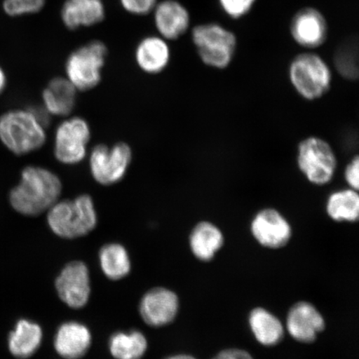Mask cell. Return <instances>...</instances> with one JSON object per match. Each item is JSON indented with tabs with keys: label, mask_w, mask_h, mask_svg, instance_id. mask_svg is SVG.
<instances>
[{
	"label": "cell",
	"mask_w": 359,
	"mask_h": 359,
	"mask_svg": "<svg viewBox=\"0 0 359 359\" xmlns=\"http://www.w3.org/2000/svg\"><path fill=\"white\" fill-rule=\"evenodd\" d=\"M107 45L100 40H92L67 56L66 78L79 92H87L100 85L107 57Z\"/></svg>",
	"instance_id": "52a82bcc"
},
{
	"label": "cell",
	"mask_w": 359,
	"mask_h": 359,
	"mask_svg": "<svg viewBox=\"0 0 359 359\" xmlns=\"http://www.w3.org/2000/svg\"><path fill=\"white\" fill-rule=\"evenodd\" d=\"M334 65L338 74L345 79L353 81L358 78V47L357 39L345 40L336 48Z\"/></svg>",
	"instance_id": "484cf974"
},
{
	"label": "cell",
	"mask_w": 359,
	"mask_h": 359,
	"mask_svg": "<svg viewBox=\"0 0 359 359\" xmlns=\"http://www.w3.org/2000/svg\"><path fill=\"white\" fill-rule=\"evenodd\" d=\"M8 79L6 71L3 69V67L0 66V96L2 93L6 91L7 88Z\"/></svg>",
	"instance_id": "1f68e13d"
},
{
	"label": "cell",
	"mask_w": 359,
	"mask_h": 359,
	"mask_svg": "<svg viewBox=\"0 0 359 359\" xmlns=\"http://www.w3.org/2000/svg\"><path fill=\"white\" fill-rule=\"evenodd\" d=\"M89 280L86 264L80 262L67 264L56 280V289L62 302L70 308L84 307L90 296Z\"/></svg>",
	"instance_id": "7c38bea8"
},
{
	"label": "cell",
	"mask_w": 359,
	"mask_h": 359,
	"mask_svg": "<svg viewBox=\"0 0 359 359\" xmlns=\"http://www.w3.org/2000/svg\"><path fill=\"white\" fill-rule=\"evenodd\" d=\"M151 15L157 34L168 41L177 40L190 29V12L177 0L158 1Z\"/></svg>",
	"instance_id": "4fadbf2b"
},
{
	"label": "cell",
	"mask_w": 359,
	"mask_h": 359,
	"mask_svg": "<svg viewBox=\"0 0 359 359\" xmlns=\"http://www.w3.org/2000/svg\"><path fill=\"white\" fill-rule=\"evenodd\" d=\"M92 131L86 119L78 116L65 118L57 125L53 140V155L65 165H79L87 158Z\"/></svg>",
	"instance_id": "9c48e42d"
},
{
	"label": "cell",
	"mask_w": 359,
	"mask_h": 359,
	"mask_svg": "<svg viewBox=\"0 0 359 359\" xmlns=\"http://www.w3.org/2000/svg\"><path fill=\"white\" fill-rule=\"evenodd\" d=\"M326 213L337 222H358L359 218L358 191L346 187L332 191L325 204Z\"/></svg>",
	"instance_id": "7402d4cb"
},
{
	"label": "cell",
	"mask_w": 359,
	"mask_h": 359,
	"mask_svg": "<svg viewBox=\"0 0 359 359\" xmlns=\"http://www.w3.org/2000/svg\"><path fill=\"white\" fill-rule=\"evenodd\" d=\"M296 164L304 178L316 187H325L333 182L339 165L334 147L318 136H309L299 142Z\"/></svg>",
	"instance_id": "8992f818"
},
{
	"label": "cell",
	"mask_w": 359,
	"mask_h": 359,
	"mask_svg": "<svg viewBox=\"0 0 359 359\" xmlns=\"http://www.w3.org/2000/svg\"><path fill=\"white\" fill-rule=\"evenodd\" d=\"M291 86L300 97L316 101L330 91L333 73L329 64L316 53L304 52L291 60L288 69Z\"/></svg>",
	"instance_id": "277c9868"
},
{
	"label": "cell",
	"mask_w": 359,
	"mask_h": 359,
	"mask_svg": "<svg viewBox=\"0 0 359 359\" xmlns=\"http://www.w3.org/2000/svg\"><path fill=\"white\" fill-rule=\"evenodd\" d=\"M178 309L177 294L164 288H156L147 292L140 304L143 320L152 327L170 324L176 318Z\"/></svg>",
	"instance_id": "5bb4252c"
},
{
	"label": "cell",
	"mask_w": 359,
	"mask_h": 359,
	"mask_svg": "<svg viewBox=\"0 0 359 359\" xmlns=\"http://www.w3.org/2000/svg\"><path fill=\"white\" fill-rule=\"evenodd\" d=\"M257 0H218L222 11L233 20H239L252 11Z\"/></svg>",
	"instance_id": "83f0119b"
},
{
	"label": "cell",
	"mask_w": 359,
	"mask_h": 359,
	"mask_svg": "<svg viewBox=\"0 0 359 359\" xmlns=\"http://www.w3.org/2000/svg\"><path fill=\"white\" fill-rule=\"evenodd\" d=\"M290 32L299 46L311 50L321 47L327 41L329 26L320 11L307 7L295 13L292 18Z\"/></svg>",
	"instance_id": "30bf717a"
},
{
	"label": "cell",
	"mask_w": 359,
	"mask_h": 359,
	"mask_svg": "<svg viewBox=\"0 0 359 359\" xmlns=\"http://www.w3.org/2000/svg\"><path fill=\"white\" fill-rule=\"evenodd\" d=\"M109 349L116 359H141L147 351V341L141 332H121L111 336Z\"/></svg>",
	"instance_id": "cb8c5ba5"
},
{
	"label": "cell",
	"mask_w": 359,
	"mask_h": 359,
	"mask_svg": "<svg viewBox=\"0 0 359 359\" xmlns=\"http://www.w3.org/2000/svg\"><path fill=\"white\" fill-rule=\"evenodd\" d=\"M92 337L87 327L77 322L61 325L55 340L56 351L66 359H79L87 353Z\"/></svg>",
	"instance_id": "d6986e66"
},
{
	"label": "cell",
	"mask_w": 359,
	"mask_h": 359,
	"mask_svg": "<svg viewBox=\"0 0 359 359\" xmlns=\"http://www.w3.org/2000/svg\"><path fill=\"white\" fill-rule=\"evenodd\" d=\"M165 359H196L190 355H186V354H179V355L172 356Z\"/></svg>",
	"instance_id": "d6a6232c"
},
{
	"label": "cell",
	"mask_w": 359,
	"mask_h": 359,
	"mask_svg": "<svg viewBox=\"0 0 359 359\" xmlns=\"http://www.w3.org/2000/svg\"><path fill=\"white\" fill-rule=\"evenodd\" d=\"M78 90L66 77L49 81L42 93V105L51 116L67 118L74 111Z\"/></svg>",
	"instance_id": "ac0fdd59"
},
{
	"label": "cell",
	"mask_w": 359,
	"mask_h": 359,
	"mask_svg": "<svg viewBox=\"0 0 359 359\" xmlns=\"http://www.w3.org/2000/svg\"><path fill=\"white\" fill-rule=\"evenodd\" d=\"M212 359H254L248 352L244 350L231 348L226 349L219 353L217 356Z\"/></svg>",
	"instance_id": "4dcf8cb0"
},
{
	"label": "cell",
	"mask_w": 359,
	"mask_h": 359,
	"mask_svg": "<svg viewBox=\"0 0 359 359\" xmlns=\"http://www.w3.org/2000/svg\"><path fill=\"white\" fill-rule=\"evenodd\" d=\"M344 180L347 187L353 190L359 189V157L358 155L353 156L344 170Z\"/></svg>",
	"instance_id": "f546056e"
},
{
	"label": "cell",
	"mask_w": 359,
	"mask_h": 359,
	"mask_svg": "<svg viewBox=\"0 0 359 359\" xmlns=\"http://www.w3.org/2000/svg\"><path fill=\"white\" fill-rule=\"evenodd\" d=\"M49 228L57 236L75 239L89 234L97 226V214L91 196L58 200L47 212Z\"/></svg>",
	"instance_id": "3957f363"
},
{
	"label": "cell",
	"mask_w": 359,
	"mask_h": 359,
	"mask_svg": "<svg viewBox=\"0 0 359 359\" xmlns=\"http://www.w3.org/2000/svg\"><path fill=\"white\" fill-rule=\"evenodd\" d=\"M42 338V330L39 325L21 320L8 336V349L17 358H29L39 349Z\"/></svg>",
	"instance_id": "44dd1931"
},
{
	"label": "cell",
	"mask_w": 359,
	"mask_h": 359,
	"mask_svg": "<svg viewBox=\"0 0 359 359\" xmlns=\"http://www.w3.org/2000/svg\"><path fill=\"white\" fill-rule=\"evenodd\" d=\"M168 42L158 34L146 36L138 42L134 57L143 73L159 74L167 69L172 58Z\"/></svg>",
	"instance_id": "2e32d148"
},
{
	"label": "cell",
	"mask_w": 359,
	"mask_h": 359,
	"mask_svg": "<svg viewBox=\"0 0 359 359\" xmlns=\"http://www.w3.org/2000/svg\"><path fill=\"white\" fill-rule=\"evenodd\" d=\"M100 264L103 273L109 279L118 280L128 275L131 263L123 245L109 244L100 251Z\"/></svg>",
	"instance_id": "d4e9b609"
},
{
	"label": "cell",
	"mask_w": 359,
	"mask_h": 359,
	"mask_svg": "<svg viewBox=\"0 0 359 359\" xmlns=\"http://www.w3.org/2000/svg\"><path fill=\"white\" fill-rule=\"evenodd\" d=\"M62 180L50 169L37 165H26L19 182L8 192V202L16 212L37 217L47 212L60 199Z\"/></svg>",
	"instance_id": "6da1fadb"
},
{
	"label": "cell",
	"mask_w": 359,
	"mask_h": 359,
	"mask_svg": "<svg viewBox=\"0 0 359 359\" xmlns=\"http://www.w3.org/2000/svg\"><path fill=\"white\" fill-rule=\"evenodd\" d=\"M47 0H4V13L11 17L34 15L43 10Z\"/></svg>",
	"instance_id": "4316f807"
},
{
	"label": "cell",
	"mask_w": 359,
	"mask_h": 359,
	"mask_svg": "<svg viewBox=\"0 0 359 359\" xmlns=\"http://www.w3.org/2000/svg\"><path fill=\"white\" fill-rule=\"evenodd\" d=\"M325 322L316 307L307 302H299L291 308L287 318V329L299 342L309 344L324 331Z\"/></svg>",
	"instance_id": "9a60e30c"
},
{
	"label": "cell",
	"mask_w": 359,
	"mask_h": 359,
	"mask_svg": "<svg viewBox=\"0 0 359 359\" xmlns=\"http://www.w3.org/2000/svg\"><path fill=\"white\" fill-rule=\"evenodd\" d=\"M105 17L103 0H65L60 11L62 24L71 31L100 25Z\"/></svg>",
	"instance_id": "e0dca14e"
},
{
	"label": "cell",
	"mask_w": 359,
	"mask_h": 359,
	"mask_svg": "<svg viewBox=\"0 0 359 359\" xmlns=\"http://www.w3.org/2000/svg\"><path fill=\"white\" fill-rule=\"evenodd\" d=\"M224 236L219 228L210 222H201L196 224L190 236L192 253L197 259L208 262L222 248Z\"/></svg>",
	"instance_id": "ffe728a7"
},
{
	"label": "cell",
	"mask_w": 359,
	"mask_h": 359,
	"mask_svg": "<svg viewBox=\"0 0 359 359\" xmlns=\"http://www.w3.org/2000/svg\"><path fill=\"white\" fill-rule=\"evenodd\" d=\"M46 128L30 107L10 109L0 115V143L13 155H29L46 143Z\"/></svg>",
	"instance_id": "7a4b0ae2"
},
{
	"label": "cell",
	"mask_w": 359,
	"mask_h": 359,
	"mask_svg": "<svg viewBox=\"0 0 359 359\" xmlns=\"http://www.w3.org/2000/svg\"><path fill=\"white\" fill-rule=\"evenodd\" d=\"M191 40L197 55L205 66L223 70L234 60L237 49L236 36L217 22L196 25L191 30Z\"/></svg>",
	"instance_id": "5b68a950"
},
{
	"label": "cell",
	"mask_w": 359,
	"mask_h": 359,
	"mask_svg": "<svg viewBox=\"0 0 359 359\" xmlns=\"http://www.w3.org/2000/svg\"><path fill=\"white\" fill-rule=\"evenodd\" d=\"M123 10L135 16L151 15L159 0H118Z\"/></svg>",
	"instance_id": "f1b7e54d"
},
{
	"label": "cell",
	"mask_w": 359,
	"mask_h": 359,
	"mask_svg": "<svg viewBox=\"0 0 359 359\" xmlns=\"http://www.w3.org/2000/svg\"><path fill=\"white\" fill-rule=\"evenodd\" d=\"M250 230L260 245L271 249L286 245L292 236L288 219L279 210L271 208H264L255 214Z\"/></svg>",
	"instance_id": "8fae6325"
},
{
	"label": "cell",
	"mask_w": 359,
	"mask_h": 359,
	"mask_svg": "<svg viewBox=\"0 0 359 359\" xmlns=\"http://www.w3.org/2000/svg\"><path fill=\"white\" fill-rule=\"evenodd\" d=\"M90 174L103 187L116 185L123 181L133 161V150L128 143L97 144L89 151Z\"/></svg>",
	"instance_id": "ba28073f"
},
{
	"label": "cell",
	"mask_w": 359,
	"mask_h": 359,
	"mask_svg": "<svg viewBox=\"0 0 359 359\" xmlns=\"http://www.w3.org/2000/svg\"><path fill=\"white\" fill-rule=\"evenodd\" d=\"M249 321L255 339L264 346H275L284 336L281 322L266 309H255L250 314Z\"/></svg>",
	"instance_id": "603a6c76"
}]
</instances>
